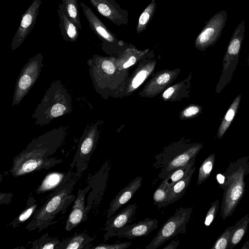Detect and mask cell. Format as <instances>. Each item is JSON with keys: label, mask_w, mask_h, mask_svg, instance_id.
<instances>
[{"label": "cell", "mask_w": 249, "mask_h": 249, "mask_svg": "<svg viewBox=\"0 0 249 249\" xmlns=\"http://www.w3.org/2000/svg\"><path fill=\"white\" fill-rule=\"evenodd\" d=\"M67 127L61 126L34 139L14 159L10 170L15 177L25 175L42 169H48L58 160L48 157L62 144L67 134Z\"/></svg>", "instance_id": "6da1fadb"}, {"label": "cell", "mask_w": 249, "mask_h": 249, "mask_svg": "<svg viewBox=\"0 0 249 249\" xmlns=\"http://www.w3.org/2000/svg\"><path fill=\"white\" fill-rule=\"evenodd\" d=\"M223 180L219 184L224 190L220 216L224 220L231 216L245 193V177L249 174V157L240 158L222 174Z\"/></svg>", "instance_id": "7a4b0ae2"}, {"label": "cell", "mask_w": 249, "mask_h": 249, "mask_svg": "<svg viewBox=\"0 0 249 249\" xmlns=\"http://www.w3.org/2000/svg\"><path fill=\"white\" fill-rule=\"evenodd\" d=\"M71 96L61 81H53L32 115L35 124L43 126L55 118L71 113Z\"/></svg>", "instance_id": "3957f363"}, {"label": "cell", "mask_w": 249, "mask_h": 249, "mask_svg": "<svg viewBox=\"0 0 249 249\" xmlns=\"http://www.w3.org/2000/svg\"><path fill=\"white\" fill-rule=\"evenodd\" d=\"M77 179L75 177L60 186L55 194L35 213L31 222L26 229L32 231L37 228L41 230L47 227L57 213L71 203L72 200H70L74 199V196L71 195V193Z\"/></svg>", "instance_id": "277c9868"}, {"label": "cell", "mask_w": 249, "mask_h": 249, "mask_svg": "<svg viewBox=\"0 0 249 249\" xmlns=\"http://www.w3.org/2000/svg\"><path fill=\"white\" fill-rule=\"evenodd\" d=\"M202 147L201 143L191 145L174 146L166 148L154 157L155 162L153 165L155 169L160 170L159 179L166 178L174 170L186 164L196 157Z\"/></svg>", "instance_id": "5b68a950"}, {"label": "cell", "mask_w": 249, "mask_h": 249, "mask_svg": "<svg viewBox=\"0 0 249 249\" xmlns=\"http://www.w3.org/2000/svg\"><path fill=\"white\" fill-rule=\"evenodd\" d=\"M245 22L240 23L231 38L223 59V69L216 85L215 92L219 94L229 84L238 64L239 53L245 37Z\"/></svg>", "instance_id": "8992f818"}, {"label": "cell", "mask_w": 249, "mask_h": 249, "mask_svg": "<svg viewBox=\"0 0 249 249\" xmlns=\"http://www.w3.org/2000/svg\"><path fill=\"white\" fill-rule=\"evenodd\" d=\"M192 211L193 207H180L176 210L174 214L163 223L145 249H156L177 234L185 233Z\"/></svg>", "instance_id": "52a82bcc"}, {"label": "cell", "mask_w": 249, "mask_h": 249, "mask_svg": "<svg viewBox=\"0 0 249 249\" xmlns=\"http://www.w3.org/2000/svg\"><path fill=\"white\" fill-rule=\"evenodd\" d=\"M43 55L38 53L30 58L22 68L17 79L12 106L19 104L38 79L43 67Z\"/></svg>", "instance_id": "ba28073f"}, {"label": "cell", "mask_w": 249, "mask_h": 249, "mask_svg": "<svg viewBox=\"0 0 249 249\" xmlns=\"http://www.w3.org/2000/svg\"><path fill=\"white\" fill-rule=\"evenodd\" d=\"M227 20V12L222 10L216 13L207 22L197 36L195 41L196 47L204 51L215 44L222 35Z\"/></svg>", "instance_id": "9c48e42d"}, {"label": "cell", "mask_w": 249, "mask_h": 249, "mask_svg": "<svg viewBox=\"0 0 249 249\" xmlns=\"http://www.w3.org/2000/svg\"><path fill=\"white\" fill-rule=\"evenodd\" d=\"M42 0H34L22 15L18 29L11 44V50L15 51L23 43L36 24Z\"/></svg>", "instance_id": "30bf717a"}, {"label": "cell", "mask_w": 249, "mask_h": 249, "mask_svg": "<svg viewBox=\"0 0 249 249\" xmlns=\"http://www.w3.org/2000/svg\"><path fill=\"white\" fill-rule=\"evenodd\" d=\"M97 11L118 26L128 24V12L115 0H89Z\"/></svg>", "instance_id": "8fae6325"}, {"label": "cell", "mask_w": 249, "mask_h": 249, "mask_svg": "<svg viewBox=\"0 0 249 249\" xmlns=\"http://www.w3.org/2000/svg\"><path fill=\"white\" fill-rule=\"evenodd\" d=\"M98 124H88L81 138L73 162H85L90 158L95 147L98 138Z\"/></svg>", "instance_id": "7c38bea8"}, {"label": "cell", "mask_w": 249, "mask_h": 249, "mask_svg": "<svg viewBox=\"0 0 249 249\" xmlns=\"http://www.w3.org/2000/svg\"><path fill=\"white\" fill-rule=\"evenodd\" d=\"M137 208L135 204L128 205L108 218L104 229L107 231L104 236L105 241L114 237L117 232L130 222L136 213Z\"/></svg>", "instance_id": "4fadbf2b"}, {"label": "cell", "mask_w": 249, "mask_h": 249, "mask_svg": "<svg viewBox=\"0 0 249 249\" xmlns=\"http://www.w3.org/2000/svg\"><path fill=\"white\" fill-rule=\"evenodd\" d=\"M80 5L89 22L90 29L104 44L120 42L117 40L115 36L107 29L90 8L83 2L80 3Z\"/></svg>", "instance_id": "5bb4252c"}, {"label": "cell", "mask_w": 249, "mask_h": 249, "mask_svg": "<svg viewBox=\"0 0 249 249\" xmlns=\"http://www.w3.org/2000/svg\"><path fill=\"white\" fill-rule=\"evenodd\" d=\"M158 223L157 219L147 217L138 223L125 226L117 232L114 236L127 239L144 236L157 229Z\"/></svg>", "instance_id": "9a60e30c"}, {"label": "cell", "mask_w": 249, "mask_h": 249, "mask_svg": "<svg viewBox=\"0 0 249 249\" xmlns=\"http://www.w3.org/2000/svg\"><path fill=\"white\" fill-rule=\"evenodd\" d=\"M142 177H137L120 191L111 202L107 211V218L113 215L119 209L127 202L141 187Z\"/></svg>", "instance_id": "2e32d148"}, {"label": "cell", "mask_w": 249, "mask_h": 249, "mask_svg": "<svg viewBox=\"0 0 249 249\" xmlns=\"http://www.w3.org/2000/svg\"><path fill=\"white\" fill-rule=\"evenodd\" d=\"M89 187L84 190L79 191L77 197L66 221L65 229L71 231L86 219L85 196Z\"/></svg>", "instance_id": "e0dca14e"}, {"label": "cell", "mask_w": 249, "mask_h": 249, "mask_svg": "<svg viewBox=\"0 0 249 249\" xmlns=\"http://www.w3.org/2000/svg\"><path fill=\"white\" fill-rule=\"evenodd\" d=\"M196 169L195 167H193L185 177L177 182L169 189L166 200L158 207L159 209L174 203L183 196L190 184L191 178Z\"/></svg>", "instance_id": "ac0fdd59"}, {"label": "cell", "mask_w": 249, "mask_h": 249, "mask_svg": "<svg viewBox=\"0 0 249 249\" xmlns=\"http://www.w3.org/2000/svg\"><path fill=\"white\" fill-rule=\"evenodd\" d=\"M57 13L60 20L61 34L63 39L75 42L79 36V28L65 14L60 3L58 4Z\"/></svg>", "instance_id": "d6986e66"}, {"label": "cell", "mask_w": 249, "mask_h": 249, "mask_svg": "<svg viewBox=\"0 0 249 249\" xmlns=\"http://www.w3.org/2000/svg\"><path fill=\"white\" fill-rule=\"evenodd\" d=\"M71 172L66 175L60 172H52L47 174L38 186L36 192L41 194L52 190L57 187L61 186L65 182L69 180Z\"/></svg>", "instance_id": "ffe728a7"}, {"label": "cell", "mask_w": 249, "mask_h": 249, "mask_svg": "<svg viewBox=\"0 0 249 249\" xmlns=\"http://www.w3.org/2000/svg\"><path fill=\"white\" fill-rule=\"evenodd\" d=\"M241 99V95H238L230 106L223 117L217 132V137L221 139L230 126L236 115Z\"/></svg>", "instance_id": "44dd1931"}, {"label": "cell", "mask_w": 249, "mask_h": 249, "mask_svg": "<svg viewBox=\"0 0 249 249\" xmlns=\"http://www.w3.org/2000/svg\"><path fill=\"white\" fill-rule=\"evenodd\" d=\"M196 157H194L185 165L174 170L166 178L163 179L161 182L168 189L171 188L188 174L195 164Z\"/></svg>", "instance_id": "7402d4cb"}, {"label": "cell", "mask_w": 249, "mask_h": 249, "mask_svg": "<svg viewBox=\"0 0 249 249\" xmlns=\"http://www.w3.org/2000/svg\"><path fill=\"white\" fill-rule=\"evenodd\" d=\"M249 223V215L246 214L234 226L232 231L228 249H232L245 236Z\"/></svg>", "instance_id": "603a6c76"}, {"label": "cell", "mask_w": 249, "mask_h": 249, "mask_svg": "<svg viewBox=\"0 0 249 249\" xmlns=\"http://www.w3.org/2000/svg\"><path fill=\"white\" fill-rule=\"evenodd\" d=\"M64 12L79 30L82 29L80 19L78 4L77 0H62L60 3Z\"/></svg>", "instance_id": "cb8c5ba5"}, {"label": "cell", "mask_w": 249, "mask_h": 249, "mask_svg": "<svg viewBox=\"0 0 249 249\" xmlns=\"http://www.w3.org/2000/svg\"><path fill=\"white\" fill-rule=\"evenodd\" d=\"M156 7L155 0H152L139 17L136 28L137 33H140L146 29L155 14Z\"/></svg>", "instance_id": "d4e9b609"}, {"label": "cell", "mask_w": 249, "mask_h": 249, "mask_svg": "<svg viewBox=\"0 0 249 249\" xmlns=\"http://www.w3.org/2000/svg\"><path fill=\"white\" fill-rule=\"evenodd\" d=\"M93 238L88 236L86 234L76 235L65 241L64 245H60L58 249H79L84 248Z\"/></svg>", "instance_id": "484cf974"}, {"label": "cell", "mask_w": 249, "mask_h": 249, "mask_svg": "<svg viewBox=\"0 0 249 249\" xmlns=\"http://www.w3.org/2000/svg\"><path fill=\"white\" fill-rule=\"evenodd\" d=\"M215 161V154L209 155L200 166L197 180L198 185L202 184L210 177Z\"/></svg>", "instance_id": "4316f807"}, {"label": "cell", "mask_w": 249, "mask_h": 249, "mask_svg": "<svg viewBox=\"0 0 249 249\" xmlns=\"http://www.w3.org/2000/svg\"><path fill=\"white\" fill-rule=\"evenodd\" d=\"M233 227L234 226H231L227 228L217 238L211 249H228L231 235Z\"/></svg>", "instance_id": "83f0119b"}, {"label": "cell", "mask_w": 249, "mask_h": 249, "mask_svg": "<svg viewBox=\"0 0 249 249\" xmlns=\"http://www.w3.org/2000/svg\"><path fill=\"white\" fill-rule=\"evenodd\" d=\"M169 189L163 183L161 182L156 189L153 194L154 205L158 208L167 199Z\"/></svg>", "instance_id": "f1b7e54d"}, {"label": "cell", "mask_w": 249, "mask_h": 249, "mask_svg": "<svg viewBox=\"0 0 249 249\" xmlns=\"http://www.w3.org/2000/svg\"><path fill=\"white\" fill-rule=\"evenodd\" d=\"M39 241L36 242V244L33 245V248L40 249H58L60 242L56 238H46L45 239L42 237L38 240Z\"/></svg>", "instance_id": "f546056e"}, {"label": "cell", "mask_w": 249, "mask_h": 249, "mask_svg": "<svg viewBox=\"0 0 249 249\" xmlns=\"http://www.w3.org/2000/svg\"><path fill=\"white\" fill-rule=\"evenodd\" d=\"M36 207V204H34L27 208L13 221L12 224L14 227H16L28 219L34 213Z\"/></svg>", "instance_id": "4dcf8cb0"}, {"label": "cell", "mask_w": 249, "mask_h": 249, "mask_svg": "<svg viewBox=\"0 0 249 249\" xmlns=\"http://www.w3.org/2000/svg\"><path fill=\"white\" fill-rule=\"evenodd\" d=\"M219 207V201L218 199L212 204L208 211L204 221L206 227H209L214 219Z\"/></svg>", "instance_id": "1f68e13d"}, {"label": "cell", "mask_w": 249, "mask_h": 249, "mask_svg": "<svg viewBox=\"0 0 249 249\" xmlns=\"http://www.w3.org/2000/svg\"><path fill=\"white\" fill-rule=\"evenodd\" d=\"M131 245L130 242H124L113 244H102L92 248L95 249H125Z\"/></svg>", "instance_id": "d6a6232c"}, {"label": "cell", "mask_w": 249, "mask_h": 249, "mask_svg": "<svg viewBox=\"0 0 249 249\" xmlns=\"http://www.w3.org/2000/svg\"><path fill=\"white\" fill-rule=\"evenodd\" d=\"M147 71L143 70L137 73L132 81V86L133 89L139 87L144 81L147 76Z\"/></svg>", "instance_id": "836d02e7"}, {"label": "cell", "mask_w": 249, "mask_h": 249, "mask_svg": "<svg viewBox=\"0 0 249 249\" xmlns=\"http://www.w3.org/2000/svg\"><path fill=\"white\" fill-rule=\"evenodd\" d=\"M101 60L102 70L107 74H112L115 71V67L112 62L108 59H101Z\"/></svg>", "instance_id": "e575fe53"}, {"label": "cell", "mask_w": 249, "mask_h": 249, "mask_svg": "<svg viewBox=\"0 0 249 249\" xmlns=\"http://www.w3.org/2000/svg\"><path fill=\"white\" fill-rule=\"evenodd\" d=\"M201 111L200 107L197 106H192L186 108L183 112V115L187 118L198 114Z\"/></svg>", "instance_id": "d590c367"}, {"label": "cell", "mask_w": 249, "mask_h": 249, "mask_svg": "<svg viewBox=\"0 0 249 249\" xmlns=\"http://www.w3.org/2000/svg\"><path fill=\"white\" fill-rule=\"evenodd\" d=\"M170 79V74L168 73H163L160 75L157 79V82L159 85L167 83Z\"/></svg>", "instance_id": "8d00e7d4"}, {"label": "cell", "mask_w": 249, "mask_h": 249, "mask_svg": "<svg viewBox=\"0 0 249 249\" xmlns=\"http://www.w3.org/2000/svg\"><path fill=\"white\" fill-rule=\"evenodd\" d=\"M180 240H174L168 245L164 247L163 249H176L178 247Z\"/></svg>", "instance_id": "74e56055"}, {"label": "cell", "mask_w": 249, "mask_h": 249, "mask_svg": "<svg viewBox=\"0 0 249 249\" xmlns=\"http://www.w3.org/2000/svg\"><path fill=\"white\" fill-rule=\"evenodd\" d=\"M136 58L134 56H131L123 65L124 69L127 68L135 63Z\"/></svg>", "instance_id": "f35d334b"}, {"label": "cell", "mask_w": 249, "mask_h": 249, "mask_svg": "<svg viewBox=\"0 0 249 249\" xmlns=\"http://www.w3.org/2000/svg\"><path fill=\"white\" fill-rule=\"evenodd\" d=\"M174 91L173 87H170L167 89L163 93L162 96L165 99L169 98Z\"/></svg>", "instance_id": "ab89813d"}, {"label": "cell", "mask_w": 249, "mask_h": 249, "mask_svg": "<svg viewBox=\"0 0 249 249\" xmlns=\"http://www.w3.org/2000/svg\"><path fill=\"white\" fill-rule=\"evenodd\" d=\"M242 249H249V241H246L241 248Z\"/></svg>", "instance_id": "60d3db41"}, {"label": "cell", "mask_w": 249, "mask_h": 249, "mask_svg": "<svg viewBox=\"0 0 249 249\" xmlns=\"http://www.w3.org/2000/svg\"><path fill=\"white\" fill-rule=\"evenodd\" d=\"M248 64H249V58H248Z\"/></svg>", "instance_id": "b9f144b4"}]
</instances>
